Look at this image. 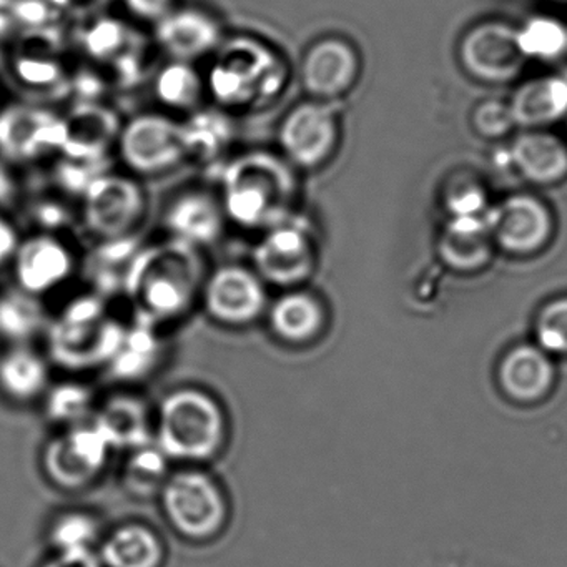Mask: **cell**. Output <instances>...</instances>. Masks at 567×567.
<instances>
[{
	"label": "cell",
	"mask_w": 567,
	"mask_h": 567,
	"mask_svg": "<svg viewBox=\"0 0 567 567\" xmlns=\"http://www.w3.org/2000/svg\"><path fill=\"white\" fill-rule=\"evenodd\" d=\"M16 78L22 84L34 91L52 87L62 81V71L52 59H41L38 55L19 54L14 59Z\"/></svg>",
	"instance_id": "obj_41"
},
{
	"label": "cell",
	"mask_w": 567,
	"mask_h": 567,
	"mask_svg": "<svg viewBox=\"0 0 567 567\" xmlns=\"http://www.w3.org/2000/svg\"><path fill=\"white\" fill-rule=\"evenodd\" d=\"M64 115L48 105L16 102L0 107V158L12 165H32L61 155Z\"/></svg>",
	"instance_id": "obj_12"
},
{
	"label": "cell",
	"mask_w": 567,
	"mask_h": 567,
	"mask_svg": "<svg viewBox=\"0 0 567 567\" xmlns=\"http://www.w3.org/2000/svg\"><path fill=\"white\" fill-rule=\"evenodd\" d=\"M97 556L104 567H165L167 547L147 524L125 523L104 534Z\"/></svg>",
	"instance_id": "obj_26"
},
{
	"label": "cell",
	"mask_w": 567,
	"mask_h": 567,
	"mask_svg": "<svg viewBox=\"0 0 567 567\" xmlns=\"http://www.w3.org/2000/svg\"><path fill=\"white\" fill-rule=\"evenodd\" d=\"M471 125L474 132L487 141H497L509 135L517 127L511 112L509 102L489 101L481 102L471 115Z\"/></svg>",
	"instance_id": "obj_40"
},
{
	"label": "cell",
	"mask_w": 567,
	"mask_h": 567,
	"mask_svg": "<svg viewBox=\"0 0 567 567\" xmlns=\"http://www.w3.org/2000/svg\"><path fill=\"white\" fill-rule=\"evenodd\" d=\"M165 358V341L161 328L145 321L125 323L121 343L105 371L112 380L137 384L151 378Z\"/></svg>",
	"instance_id": "obj_24"
},
{
	"label": "cell",
	"mask_w": 567,
	"mask_h": 567,
	"mask_svg": "<svg viewBox=\"0 0 567 567\" xmlns=\"http://www.w3.org/2000/svg\"><path fill=\"white\" fill-rule=\"evenodd\" d=\"M45 416L62 427L79 426L91 423L97 410V394L91 384L81 380H64L51 384L45 391Z\"/></svg>",
	"instance_id": "obj_35"
},
{
	"label": "cell",
	"mask_w": 567,
	"mask_h": 567,
	"mask_svg": "<svg viewBox=\"0 0 567 567\" xmlns=\"http://www.w3.org/2000/svg\"><path fill=\"white\" fill-rule=\"evenodd\" d=\"M141 247L137 238L97 244L87 264L91 291L109 301L112 297L124 295L128 268Z\"/></svg>",
	"instance_id": "obj_33"
},
{
	"label": "cell",
	"mask_w": 567,
	"mask_h": 567,
	"mask_svg": "<svg viewBox=\"0 0 567 567\" xmlns=\"http://www.w3.org/2000/svg\"><path fill=\"white\" fill-rule=\"evenodd\" d=\"M152 95L158 111L187 118L207 107L204 68L188 62L167 61L152 79Z\"/></svg>",
	"instance_id": "obj_25"
},
{
	"label": "cell",
	"mask_w": 567,
	"mask_h": 567,
	"mask_svg": "<svg viewBox=\"0 0 567 567\" xmlns=\"http://www.w3.org/2000/svg\"><path fill=\"white\" fill-rule=\"evenodd\" d=\"M507 157L514 172L537 187H553L567 178V144L544 128L516 135Z\"/></svg>",
	"instance_id": "obj_23"
},
{
	"label": "cell",
	"mask_w": 567,
	"mask_h": 567,
	"mask_svg": "<svg viewBox=\"0 0 567 567\" xmlns=\"http://www.w3.org/2000/svg\"><path fill=\"white\" fill-rule=\"evenodd\" d=\"M361 75V55L357 45L343 35H321L301 54L295 78L305 99L338 104L347 97Z\"/></svg>",
	"instance_id": "obj_14"
},
{
	"label": "cell",
	"mask_w": 567,
	"mask_h": 567,
	"mask_svg": "<svg viewBox=\"0 0 567 567\" xmlns=\"http://www.w3.org/2000/svg\"><path fill=\"white\" fill-rule=\"evenodd\" d=\"M154 44L167 61L202 65L224 42V22L204 6L182 2L154 29Z\"/></svg>",
	"instance_id": "obj_17"
},
{
	"label": "cell",
	"mask_w": 567,
	"mask_h": 567,
	"mask_svg": "<svg viewBox=\"0 0 567 567\" xmlns=\"http://www.w3.org/2000/svg\"><path fill=\"white\" fill-rule=\"evenodd\" d=\"M251 267L267 285L290 290L313 275L317 237L310 221L298 214L261 231L251 250Z\"/></svg>",
	"instance_id": "obj_10"
},
{
	"label": "cell",
	"mask_w": 567,
	"mask_h": 567,
	"mask_svg": "<svg viewBox=\"0 0 567 567\" xmlns=\"http://www.w3.org/2000/svg\"><path fill=\"white\" fill-rule=\"evenodd\" d=\"M537 347L547 354L567 357V298L547 305L536 323Z\"/></svg>",
	"instance_id": "obj_39"
},
{
	"label": "cell",
	"mask_w": 567,
	"mask_h": 567,
	"mask_svg": "<svg viewBox=\"0 0 567 567\" xmlns=\"http://www.w3.org/2000/svg\"><path fill=\"white\" fill-rule=\"evenodd\" d=\"M19 241H21V235L18 228L12 224L11 218L0 210V268L11 265Z\"/></svg>",
	"instance_id": "obj_44"
},
{
	"label": "cell",
	"mask_w": 567,
	"mask_h": 567,
	"mask_svg": "<svg viewBox=\"0 0 567 567\" xmlns=\"http://www.w3.org/2000/svg\"><path fill=\"white\" fill-rule=\"evenodd\" d=\"M217 192L228 225L260 235L300 214L303 175L275 147L247 148L221 165Z\"/></svg>",
	"instance_id": "obj_2"
},
{
	"label": "cell",
	"mask_w": 567,
	"mask_h": 567,
	"mask_svg": "<svg viewBox=\"0 0 567 567\" xmlns=\"http://www.w3.org/2000/svg\"><path fill=\"white\" fill-rule=\"evenodd\" d=\"M441 255L454 268H477L489 258L493 238L483 217H454L441 237Z\"/></svg>",
	"instance_id": "obj_32"
},
{
	"label": "cell",
	"mask_w": 567,
	"mask_h": 567,
	"mask_svg": "<svg viewBox=\"0 0 567 567\" xmlns=\"http://www.w3.org/2000/svg\"><path fill=\"white\" fill-rule=\"evenodd\" d=\"M181 4L182 0H122L125 14L131 21L152 29Z\"/></svg>",
	"instance_id": "obj_42"
},
{
	"label": "cell",
	"mask_w": 567,
	"mask_h": 567,
	"mask_svg": "<svg viewBox=\"0 0 567 567\" xmlns=\"http://www.w3.org/2000/svg\"><path fill=\"white\" fill-rule=\"evenodd\" d=\"M81 224L97 244L137 238L151 210L145 182L125 171H104L82 192Z\"/></svg>",
	"instance_id": "obj_8"
},
{
	"label": "cell",
	"mask_w": 567,
	"mask_h": 567,
	"mask_svg": "<svg viewBox=\"0 0 567 567\" xmlns=\"http://www.w3.org/2000/svg\"><path fill=\"white\" fill-rule=\"evenodd\" d=\"M343 124L337 104L303 99L287 109L275 132V148L301 175L317 174L337 157Z\"/></svg>",
	"instance_id": "obj_9"
},
{
	"label": "cell",
	"mask_w": 567,
	"mask_h": 567,
	"mask_svg": "<svg viewBox=\"0 0 567 567\" xmlns=\"http://www.w3.org/2000/svg\"><path fill=\"white\" fill-rule=\"evenodd\" d=\"M92 423L112 451L128 453L154 441V410L131 391H118L99 401Z\"/></svg>",
	"instance_id": "obj_20"
},
{
	"label": "cell",
	"mask_w": 567,
	"mask_h": 567,
	"mask_svg": "<svg viewBox=\"0 0 567 567\" xmlns=\"http://www.w3.org/2000/svg\"><path fill=\"white\" fill-rule=\"evenodd\" d=\"M171 464L167 454L152 441L151 444L128 451L122 466V484L132 496L142 499L158 497L172 474Z\"/></svg>",
	"instance_id": "obj_34"
},
{
	"label": "cell",
	"mask_w": 567,
	"mask_h": 567,
	"mask_svg": "<svg viewBox=\"0 0 567 567\" xmlns=\"http://www.w3.org/2000/svg\"><path fill=\"white\" fill-rule=\"evenodd\" d=\"M187 132L188 164L212 165L224 161L234 142V118L207 105L184 118Z\"/></svg>",
	"instance_id": "obj_31"
},
{
	"label": "cell",
	"mask_w": 567,
	"mask_h": 567,
	"mask_svg": "<svg viewBox=\"0 0 567 567\" xmlns=\"http://www.w3.org/2000/svg\"><path fill=\"white\" fill-rule=\"evenodd\" d=\"M112 453L92 421L62 427L42 450V471L58 489L74 493L92 486L104 474Z\"/></svg>",
	"instance_id": "obj_11"
},
{
	"label": "cell",
	"mask_w": 567,
	"mask_h": 567,
	"mask_svg": "<svg viewBox=\"0 0 567 567\" xmlns=\"http://www.w3.org/2000/svg\"><path fill=\"white\" fill-rule=\"evenodd\" d=\"M265 318L270 333L287 347L313 343L323 333L328 321L323 301L301 287L281 290L270 300Z\"/></svg>",
	"instance_id": "obj_21"
},
{
	"label": "cell",
	"mask_w": 567,
	"mask_h": 567,
	"mask_svg": "<svg viewBox=\"0 0 567 567\" xmlns=\"http://www.w3.org/2000/svg\"><path fill=\"white\" fill-rule=\"evenodd\" d=\"M16 287L42 298L64 287L78 270V257L61 234L38 230L21 238L11 261Z\"/></svg>",
	"instance_id": "obj_16"
},
{
	"label": "cell",
	"mask_w": 567,
	"mask_h": 567,
	"mask_svg": "<svg viewBox=\"0 0 567 567\" xmlns=\"http://www.w3.org/2000/svg\"><path fill=\"white\" fill-rule=\"evenodd\" d=\"M49 320L42 298L18 287L0 291V340L8 347L31 344L45 334Z\"/></svg>",
	"instance_id": "obj_30"
},
{
	"label": "cell",
	"mask_w": 567,
	"mask_h": 567,
	"mask_svg": "<svg viewBox=\"0 0 567 567\" xmlns=\"http://www.w3.org/2000/svg\"><path fill=\"white\" fill-rule=\"evenodd\" d=\"M517 41L524 58L554 61L567 51V29L556 19L534 18L517 29Z\"/></svg>",
	"instance_id": "obj_37"
},
{
	"label": "cell",
	"mask_w": 567,
	"mask_h": 567,
	"mask_svg": "<svg viewBox=\"0 0 567 567\" xmlns=\"http://www.w3.org/2000/svg\"><path fill=\"white\" fill-rule=\"evenodd\" d=\"M268 285L254 267L241 264L218 265L208 270L202 288L200 303L205 313L227 328H245L267 313Z\"/></svg>",
	"instance_id": "obj_13"
},
{
	"label": "cell",
	"mask_w": 567,
	"mask_h": 567,
	"mask_svg": "<svg viewBox=\"0 0 567 567\" xmlns=\"http://www.w3.org/2000/svg\"><path fill=\"white\" fill-rule=\"evenodd\" d=\"M49 363L32 344L6 348L0 353V394L18 404L42 400L51 386Z\"/></svg>",
	"instance_id": "obj_28"
},
{
	"label": "cell",
	"mask_w": 567,
	"mask_h": 567,
	"mask_svg": "<svg viewBox=\"0 0 567 567\" xmlns=\"http://www.w3.org/2000/svg\"><path fill=\"white\" fill-rule=\"evenodd\" d=\"M125 323L115 317L109 300L89 290L72 298L49 320L45 330L48 358L71 373L107 367Z\"/></svg>",
	"instance_id": "obj_5"
},
{
	"label": "cell",
	"mask_w": 567,
	"mask_h": 567,
	"mask_svg": "<svg viewBox=\"0 0 567 567\" xmlns=\"http://www.w3.org/2000/svg\"><path fill=\"white\" fill-rule=\"evenodd\" d=\"M39 567H104L97 550H71V553H52Z\"/></svg>",
	"instance_id": "obj_43"
},
{
	"label": "cell",
	"mask_w": 567,
	"mask_h": 567,
	"mask_svg": "<svg viewBox=\"0 0 567 567\" xmlns=\"http://www.w3.org/2000/svg\"><path fill=\"white\" fill-rule=\"evenodd\" d=\"M122 171L142 182L168 177L188 164L184 118L145 111L122 122L114 148Z\"/></svg>",
	"instance_id": "obj_6"
},
{
	"label": "cell",
	"mask_w": 567,
	"mask_h": 567,
	"mask_svg": "<svg viewBox=\"0 0 567 567\" xmlns=\"http://www.w3.org/2000/svg\"><path fill=\"white\" fill-rule=\"evenodd\" d=\"M208 268L204 251L174 238L142 245L128 268L124 297L134 320L162 328L200 301Z\"/></svg>",
	"instance_id": "obj_3"
},
{
	"label": "cell",
	"mask_w": 567,
	"mask_h": 567,
	"mask_svg": "<svg viewBox=\"0 0 567 567\" xmlns=\"http://www.w3.org/2000/svg\"><path fill=\"white\" fill-rule=\"evenodd\" d=\"M553 381V361L539 347L520 344L501 361V388L507 396L519 403L539 401L549 393Z\"/></svg>",
	"instance_id": "obj_29"
},
{
	"label": "cell",
	"mask_w": 567,
	"mask_h": 567,
	"mask_svg": "<svg viewBox=\"0 0 567 567\" xmlns=\"http://www.w3.org/2000/svg\"><path fill=\"white\" fill-rule=\"evenodd\" d=\"M228 420L220 401L198 386H181L154 411V443L172 463L202 466L220 456Z\"/></svg>",
	"instance_id": "obj_4"
},
{
	"label": "cell",
	"mask_w": 567,
	"mask_h": 567,
	"mask_svg": "<svg viewBox=\"0 0 567 567\" xmlns=\"http://www.w3.org/2000/svg\"><path fill=\"white\" fill-rule=\"evenodd\" d=\"M493 244L514 255H533L549 244L554 217L536 195L514 194L486 214Z\"/></svg>",
	"instance_id": "obj_19"
},
{
	"label": "cell",
	"mask_w": 567,
	"mask_h": 567,
	"mask_svg": "<svg viewBox=\"0 0 567 567\" xmlns=\"http://www.w3.org/2000/svg\"><path fill=\"white\" fill-rule=\"evenodd\" d=\"M517 127L546 128L567 115V75H544L520 84L509 101Z\"/></svg>",
	"instance_id": "obj_27"
},
{
	"label": "cell",
	"mask_w": 567,
	"mask_h": 567,
	"mask_svg": "<svg viewBox=\"0 0 567 567\" xmlns=\"http://www.w3.org/2000/svg\"><path fill=\"white\" fill-rule=\"evenodd\" d=\"M559 2H567V0H559Z\"/></svg>",
	"instance_id": "obj_45"
},
{
	"label": "cell",
	"mask_w": 567,
	"mask_h": 567,
	"mask_svg": "<svg viewBox=\"0 0 567 567\" xmlns=\"http://www.w3.org/2000/svg\"><path fill=\"white\" fill-rule=\"evenodd\" d=\"M208 105L234 118L265 114L287 97L295 68L287 52L255 32L225 35L205 62Z\"/></svg>",
	"instance_id": "obj_1"
},
{
	"label": "cell",
	"mask_w": 567,
	"mask_h": 567,
	"mask_svg": "<svg viewBox=\"0 0 567 567\" xmlns=\"http://www.w3.org/2000/svg\"><path fill=\"white\" fill-rule=\"evenodd\" d=\"M158 501L168 526L190 543L217 539L230 517L227 494L200 466L172 471Z\"/></svg>",
	"instance_id": "obj_7"
},
{
	"label": "cell",
	"mask_w": 567,
	"mask_h": 567,
	"mask_svg": "<svg viewBox=\"0 0 567 567\" xmlns=\"http://www.w3.org/2000/svg\"><path fill=\"white\" fill-rule=\"evenodd\" d=\"M104 527L95 514L87 511H68L59 514L48 530L52 553L71 550H97Z\"/></svg>",
	"instance_id": "obj_36"
},
{
	"label": "cell",
	"mask_w": 567,
	"mask_h": 567,
	"mask_svg": "<svg viewBox=\"0 0 567 567\" xmlns=\"http://www.w3.org/2000/svg\"><path fill=\"white\" fill-rule=\"evenodd\" d=\"M461 68L486 84H507L523 72L527 59L517 41V29L506 22L473 25L457 45Z\"/></svg>",
	"instance_id": "obj_15"
},
{
	"label": "cell",
	"mask_w": 567,
	"mask_h": 567,
	"mask_svg": "<svg viewBox=\"0 0 567 567\" xmlns=\"http://www.w3.org/2000/svg\"><path fill=\"white\" fill-rule=\"evenodd\" d=\"M122 122L102 105L82 104L64 115L65 141L61 158L94 165L114 152Z\"/></svg>",
	"instance_id": "obj_22"
},
{
	"label": "cell",
	"mask_w": 567,
	"mask_h": 567,
	"mask_svg": "<svg viewBox=\"0 0 567 567\" xmlns=\"http://www.w3.org/2000/svg\"><path fill=\"white\" fill-rule=\"evenodd\" d=\"M444 207L451 218L483 217L487 214L486 190L473 177H456L446 187Z\"/></svg>",
	"instance_id": "obj_38"
},
{
	"label": "cell",
	"mask_w": 567,
	"mask_h": 567,
	"mask_svg": "<svg viewBox=\"0 0 567 567\" xmlns=\"http://www.w3.org/2000/svg\"><path fill=\"white\" fill-rule=\"evenodd\" d=\"M168 238L205 251L224 238L230 227L217 188L188 185L168 198L162 214Z\"/></svg>",
	"instance_id": "obj_18"
}]
</instances>
